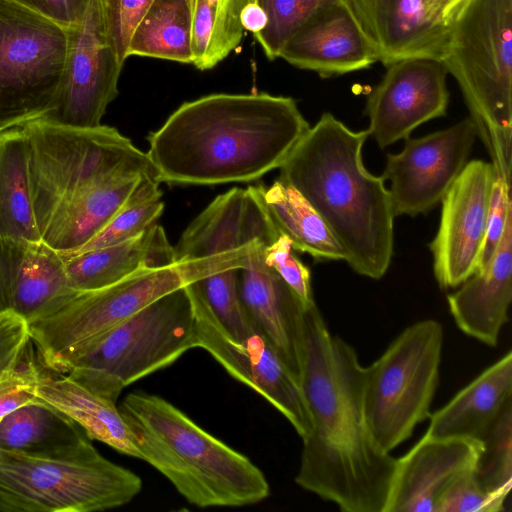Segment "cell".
<instances>
[{
    "label": "cell",
    "instance_id": "6da1fadb",
    "mask_svg": "<svg viewBox=\"0 0 512 512\" xmlns=\"http://www.w3.org/2000/svg\"><path fill=\"white\" fill-rule=\"evenodd\" d=\"M299 381L311 421L295 482L344 512H384L396 459L373 441L363 409L364 367L332 335L316 303L298 325Z\"/></svg>",
    "mask_w": 512,
    "mask_h": 512
},
{
    "label": "cell",
    "instance_id": "7a4b0ae2",
    "mask_svg": "<svg viewBox=\"0 0 512 512\" xmlns=\"http://www.w3.org/2000/svg\"><path fill=\"white\" fill-rule=\"evenodd\" d=\"M22 127L41 240L62 256L104 228L142 176L157 178L147 154L113 127H69L42 117Z\"/></svg>",
    "mask_w": 512,
    "mask_h": 512
},
{
    "label": "cell",
    "instance_id": "3957f363",
    "mask_svg": "<svg viewBox=\"0 0 512 512\" xmlns=\"http://www.w3.org/2000/svg\"><path fill=\"white\" fill-rule=\"evenodd\" d=\"M309 128L291 97L216 93L179 106L146 154L169 185L250 182L279 169Z\"/></svg>",
    "mask_w": 512,
    "mask_h": 512
},
{
    "label": "cell",
    "instance_id": "277c9868",
    "mask_svg": "<svg viewBox=\"0 0 512 512\" xmlns=\"http://www.w3.org/2000/svg\"><path fill=\"white\" fill-rule=\"evenodd\" d=\"M368 130L354 131L324 113L279 167V180L295 188L320 215L358 274L382 278L391 263L394 219L382 176L363 162Z\"/></svg>",
    "mask_w": 512,
    "mask_h": 512
},
{
    "label": "cell",
    "instance_id": "5b68a950",
    "mask_svg": "<svg viewBox=\"0 0 512 512\" xmlns=\"http://www.w3.org/2000/svg\"><path fill=\"white\" fill-rule=\"evenodd\" d=\"M118 407L141 460L165 476L191 505L242 507L268 498V480L248 457L166 399L134 391Z\"/></svg>",
    "mask_w": 512,
    "mask_h": 512
},
{
    "label": "cell",
    "instance_id": "8992f818",
    "mask_svg": "<svg viewBox=\"0 0 512 512\" xmlns=\"http://www.w3.org/2000/svg\"><path fill=\"white\" fill-rule=\"evenodd\" d=\"M443 62L457 80L495 174L511 181L512 0H465Z\"/></svg>",
    "mask_w": 512,
    "mask_h": 512
},
{
    "label": "cell",
    "instance_id": "52a82bcc",
    "mask_svg": "<svg viewBox=\"0 0 512 512\" xmlns=\"http://www.w3.org/2000/svg\"><path fill=\"white\" fill-rule=\"evenodd\" d=\"M195 323L189 291L178 288L100 337L71 362L65 375L117 402L130 384L196 348Z\"/></svg>",
    "mask_w": 512,
    "mask_h": 512
},
{
    "label": "cell",
    "instance_id": "ba28073f",
    "mask_svg": "<svg viewBox=\"0 0 512 512\" xmlns=\"http://www.w3.org/2000/svg\"><path fill=\"white\" fill-rule=\"evenodd\" d=\"M442 325L434 319L405 328L364 367L363 409L376 445L390 453L429 419L439 382Z\"/></svg>",
    "mask_w": 512,
    "mask_h": 512
},
{
    "label": "cell",
    "instance_id": "9c48e42d",
    "mask_svg": "<svg viewBox=\"0 0 512 512\" xmlns=\"http://www.w3.org/2000/svg\"><path fill=\"white\" fill-rule=\"evenodd\" d=\"M189 284L178 262L142 267L109 286L74 292L27 322L41 367L65 374L71 362L104 334L159 297Z\"/></svg>",
    "mask_w": 512,
    "mask_h": 512
},
{
    "label": "cell",
    "instance_id": "30bf717a",
    "mask_svg": "<svg viewBox=\"0 0 512 512\" xmlns=\"http://www.w3.org/2000/svg\"><path fill=\"white\" fill-rule=\"evenodd\" d=\"M0 489L28 512H94L121 507L142 489L133 471L92 445L67 456H31L0 449Z\"/></svg>",
    "mask_w": 512,
    "mask_h": 512
},
{
    "label": "cell",
    "instance_id": "8fae6325",
    "mask_svg": "<svg viewBox=\"0 0 512 512\" xmlns=\"http://www.w3.org/2000/svg\"><path fill=\"white\" fill-rule=\"evenodd\" d=\"M68 28L0 0V131L48 112L66 62Z\"/></svg>",
    "mask_w": 512,
    "mask_h": 512
},
{
    "label": "cell",
    "instance_id": "7c38bea8",
    "mask_svg": "<svg viewBox=\"0 0 512 512\" xmlns=\"http://www.w3.org/2000/svg\"><path fill=\"white\" fill-rule=\"evenodd\" d=\"M279 232L248 188L218 195L183 231L174 246L189 284L202 296L234 292L253 245Z\"/></svg>",
    "mask_w": 512,
    "mask_h": 512
},
{
    "label": "cell",
    "instance_id": "4fadbf2b",
    "mask_svg": "<svg viewBox=\"0 0 512 512\" xmlns=\"http://www.w3.org/2000/svg\"><path fill=\"white\" fill-rule=\"evenodd\" d=\"M186 287L195 312L196 348L206 350L233 378L263 396L305 438L311 421L298 375L256 327L242 342L231 339L196 290Z\"/></svg>",
    "mask_w": 512,
    "mask_h": 512
},
{
    "label": "cell",
    "instance_id": "5bb4252c",
    "mask_svg": "<svg viewBox=\"0 0 512 512\" xmlns=\"http://www.w3.org/2000/svg\"><path fill=\"white\" fill-rule=\"evenodd\" d=\"M477 138L471 119L418 138H407L399 153L387 155L382 174L389 181L395 217L434 208L468 162Z\"/></svg>",
    "mask_w": 512,
    "mask_h": 512
},
{
    "label": "cell",
    "instance_id": "9a60e30c",
    "mask_svg": "<svg viewBox=\"0 0 512 512\" xmlns=\"http://www.w3.org/2000/svg\"><path fill=\"white\" fill-rule=\"evenodd\" d=\"M122 67L103 34L97 0H91L82 20L68 28L60 88L52 108L41 117L69 127L100 126L118 95Z\"/></svg>",
    "mask_w": 512,
    "mask_h": 512
},
{
    "label": "cell",
    "instance_id": "2e32d148",
    "mask_svg": "<svg viewBox=\"0 0 512 512\" xmlns=\"http://www.w3.org/2000/svg\"><path fill=\"white\" fill-rule=\"evenodd\" d=\"M494 176L490 162L468 161L441 200L440 224L430 250L442 289L458 287L478 268Z\"/></svg>",
    "mask_w": 512,
    "mask_h": 512
},
{
    "label": "cell",
    "instance_id": "e0dca14e",
    "mask_svg": "<svg viewBox=\"0 0 512 512\" xmlns=\"http://www.w3.org/2000/svg\"><path fill=\"white\" fill-rule=\"evenodd\" d=\"M367 98L368 133L384 149L421 124L446 114L447 68L434 58H407L387 66Z\"/></svg>",
    "mask_w": 512,
    "mask_h": 512
},
{
    "label": "cell",
    "instance_id": "ac0fdd59",
    "mask_svg": "<svg viewBox=\"0 0 512 512\" xmlns=\"http://www.w3.org/2000/svg\"><path fill=\"white\" fill-rule=\"evenodd\" d=\"M279 58L327 78L367 68L379 61V54L354 6L325 0L286 43Z\"/></svg>",
    "mask_w": 512,
    "mask_h": 512
},
{
    "label": "cell",
    "instance_id": "d6986e66",
    "mask_svg": "<svg viewBox=\"0 0 512 512\" xmlns=\"http://www.w3.org/2000/svg\"><path fill=\"white\" fill-rule=\"evenodd\" d=\"M482 448L476 440L423 435L396 459L384 512H438L448 490L475 472Z\"/></svg>",
    "mask_w": 512,
    "mask_h": 512
},
{
    "label": "cell",
    "instance_id": "ffe728a7",
    "mask_svg": "<svg viewBox=\"0 0 512 512\" xmlns=\"http://www.w3.org/2000/svg\"><path fill=\"white\" fill-rule=\"evenodd\" d=\"M74 292L56 250L43 241L0 238V312L11 311L29 322Z\"/></svg>",
    "mask_w": 512,
    "mask_h": 512
},
{
    "label": "cell",
    "instance_id": "44dd1931",
    "mask_svg": "<svg viewBox=\"0 0 512 512\" xmlns=\"http://www.w3.org/2000/svg\"><path fill=\"white\" fill-rule=\"evenodd\" d=\"M355 9L385 66L418 57L443 61L454 18L435 14L425 0H356Z\"/></svg>",
    "mask_w": 512,
    "mask_h": 512
},
{
    "label": "cell",
    "instance_id": "7402d4cb",
    "mask_svg": "<svg viewBox=\"0 0 512 512\" xmlns=\"http://www.w3.org/2000/svg\"><path fill=\"white\" fill-rule=\"evenodd\" d=\"M269 244L259 240L253 245L238 272V292L252 323L299 377L298 325L308 305L265 263L264 248Z\"/></svg>",
    "mask_w": 512,
    "mask_h": 512
},
{
    "label": "cell",
    "instance_id": "603a6c76",
    "mask_svg": "<svg viewBox=\"0 0 512 512\" xmlns=\"http://www.w3.org/2000/svg\"><path fill=\"white\" fill-rule=\"evenodd\" d=\"M447 296L449 310L466 335L495 347L512 300V214L489 264Z\"/></svg>",
    "mask_w": 512,
    "mask_h": 512
},
{
    "label": "cell",
    "instance_id": "cb8c5ba5",
    "mask_svg": "<svg viewBox=\"0 0 512 512\" xmlns=\"http://www.w3.org/2000/svg\"><path fill=\"white\" fill-rule=\"evenodd\" d=\"M512 403V352L486 368L446 405L430 414L424 436L482 442Z\"/></svg>",
    "mask_w": 512,
    "mask_h": 512
},
{
    "label": "cell",
    "instance_id": "d4e9b609",
    "mask_svg": "<svg viewBox=\"0 0 512 512\" xmlns=\"http://www.w3.org/2000/svg\"><path fill=\"white\" fill-rule=\"evenodd\" d=\"M34 393L76 422L91 440L121 454L141 459L116 402L102 397L69 376L40 366Z\"/></svg>",
    "mask_w": 512,
    "mask_h": 512
},
{
    "label": "cell",
    "instance_id": "484cf974",
    "mask_svg": "<svg viewBox=\"0 0 512 512\" xmlns=\"http://www.w3.org/2000/svg\"><path fill=\"white\" fill-rule=\"evenodd\" d=\"M64 258L72 289L91 291L114 284L142 267L174 263V247L157 222L126 242Z\"/></svg>",
    "mask_w": 512,
    "mask_h": 512
},
{
    "label": "cell",
    "instance_id": "4316f807",
    "mask_svg": "<svg viewBox=\"0 0 512 512\" xmlns=\"http://www.w3.org/2000/svg\"><path fill=\"white\" fill-rule=\"evenodd\" d=\"M92 445L70 417L42 400L18 406L0 418V449L31 456H67Z\"/></svg>",
    "mask_w": 512,
    "mask_h": 512
},
{
    "label": "cell",
    "instance_id": "83f0119b",
    "mask_svg": "<svg viewBox=\"0 0 512 512\" xmlns=\"http://www.w3.org/2000/svg\"><path fill=\"white\" fill-rule=\"evenodd\" d=\"M247 188L293 249L316 259L345 261V254L328 226L295 188L279 179L270 186L257 184Z\"/></svg>",
    "mask_w": 512,
    "mask_h": 512
},
{
    "label": "cell",
    "instance_id": "f1b7e54d",
    "mask_svg": "<svg viewBox=\"0 0 512 512\" xmlns=\"http://www.w3.org/2000/svg\"><path fill=\"white\" fill-rule=\"evenodd\" d=\"M0 238L42 241L33 209L29 142L22 125L0 131Z\"/></svg>",
    "mask_w": 512,
    "mask_h": 512
},
{
    "label": "cell",
    "instance_id": "f546056e",
    "mask_svg": "<svg viewBox=\"0 0 512 512\" xmlns=\"http://www.w3.org/2000/svg\"><path fill=\"white\" fill-rule=\"evenodd\" d=\"M129 56L192 64L189 0H154L133 32Z\"/></svg>",
    "mask_w": 512,
    "mask_h": 512
},
{
    "label": "cell",
    "instance_id": "4dcf8cb0",
    "mask_svg": "<svg viewBox=\"0 0 512 512\" xmlns=\"http://www.w3.org/2000/svg\"><path fill=\"white\" fill-rule=\"evenodd\" d=\"M40 364L25 319L0 312V417L26 403L34 393Z\"/></svg>",
    "mask_w": 512,
    "mask_h": 512
},
{
    "label": "cell",
    "instance_id": "1f68e13d",
    "mask_svg": "<svg viewBox=\"0 0 512 512\" xmlns=\"http://www.w3.org/2000/svg\"><path fill=\"white\" fill-rule=\"evenodd\" d=\"M254 0H189L192 19L193 65L208 70L240 44L243 8Z\"/></svg>",
    "mask_w": 512,
    "mask_h": 512
},
{
    "label": "cell",
    "instance_id": "d6a6232c",
    "mask_svg": "<svg viewBox=\"0 0 512 512\" xmlns=\"http://www.w3.org/2000/svg\"><path fill=\"white\" fill-rule=\"evenodd\" d=\"M159 184L154 176H142L126 203L105 227L69 255L117 245L145 232L157 222L164 209Z\"/></svg>",
    "mask_w": 512,
    "mask_h": 512
},
{
    "label": "cell",
    "instance_id": "836d02e7",
    "mask_svg": "<svg viewBox=\"0 0 512 512\" xmlns=\"http://www.w3.org/2000/svg\"><path fill=\"white\" fill-rule=\"evenodd\" d=\"M482 444L475 477L484 489L508 496L512 486V403L500 414Z\"/></svg>",
    "mask_w": 512,
    "mask_h": 512
},
{
    "label": "cell",
    "instance_id": "e575fe53",
    "mask_svg": "<svg viewBox=\"0 0 512 512\" xmlns=\"http://www.w3.org/2000/svg\"><path fill=\"white\" fill-rule=\"evenodd\" d=\"M266 13L263 30L254 34L266 57L279 58L286 43L325 0H254Z\"/></svg>",
    "mask_w": 512,
    "mask_h": 512
},
{
    "label": "cell",
    "instance_id": "d590c367",
    "mask_svg": "<svg viewBox=\"0 0 512 512\" xmlns=\"http://www.w3.org/2000/svg\"><path fill=\"white\" fill-rule=\"evenodd\" d=\"M154 0H97L106 41L123 66L133 32Z\"/></svg>",
    "mask_w": 512,
    "mask_h": 512
},
{
    "label": "cell",
    "instance_id": "8d00e7d4",
    "mask_svg": "<svg viewBox=\"0 0 512 512\" xmlns=\"http://www.w3.org/2000/svg\"><path fill=\"white\" fill-rule=\"evenodd\" d=\"M287 237L280 235L264 248V261L273 268L304 305L314 303L311 275L296 256Z\"/></svg>",
    "mask_w": 512,
    "mask_h": 512
},
{
    "label": "cell",
    "instance_id": "74e56055",
    "mask_svg": "<svg viewBox=\"0 0 512 512\" xmlns=\"http://www.w3.org/2000/svg\"><path fill=\"white\" fill-rule=\"evenodd\" d=\"M507 496L484 489L470 473L456 482L445 494L438 512H499Z\"/></svg>",
    "mask_w": 512,
    "mask_h": 512
},
{
    "label": "cell",
    "instance_id": "f35d334b",
    "mask_svg": "<svg viewBox=\"0 0 512 512\" xmlns=\"http://www.w3.org/2000/svg\"><path fill=\"white\" fill-rule=\"evenodd\" d=\"M511 214L510 182L495 174L492 183L485 238L476 271L483 270L491 261L503 236L508 217Z\"/></svg>",
    "mask_w": 512,
    "mask_h": 512
},
{
    "label": "cell",
    "instance_id": "ab89813d",
    "mask_svg": "<svg viewBox=\"0 0 512 512\" xmlns=\"http://www.w3.org/2000/svg\"><path fill=\"white\" fill-rule=\"evenodd\" d=\"M37 12L65 28L77 25L86 14L91 0H8Z\"/></svg>",
    "mask_w": 512,
    "mask_h": 512
},
{
    "label": "cell",
    "instance_id": "60d3db41",
    "mask_svg": "<svg viewBox=\"0 0 512 512\" xmlns=\"http://www.w3.org/2000/svg\"><path fill=\"white\" fill-rule=\"evenodd\" d=\"M240 19L244 30L253 34L263 30L267 23L265 11L255 1L248 3L243 8Z\"/></svg>",
    "mask_w": 512,
    "mask_h": 512
},
{
    "label": "cell",
    "instance_id": "b9f144b4",
    "mask_svg": "<svg viewBox=\"0 0 512 512\" xmlns=\"http://www.w3.org/2000/svg\"><path fill=\"white\" fill-rule=\"evenodd\" d=\"M465 0H425L427 6L437 15L453 19Z\"/></svg>",
    "mask_w": 512,
    "mask_h": 512
},
{
    "label": "cell",
    "instance_id": "7bdbcfd3",
    "mask_svg": "<svg viewBox=\"0 0 512 512\" xmlns=\"http://www.w3.org/2000/svg\"><path fill=\"white\" fill-rule=\"evenodd\" d=\"M0 512H28L25 505L13 495L0 489Z\"/></svg>",
    "mask_w": 512,
    "mask_h": 512
},
{
    "label": "cell",
    "instance_id": "ee69618b",
    "mask_svg": "<svg viewBox=\"0 0 512 512\" xmlns=\"http://www.w3.org/2000/svg\"><path fill=\"white\" fill-rule=\"evenodd\" d=\"M337 1H341V2H345V3H349L351 5L354 6V8L356 7V0H337ZM356 10V9H355Z\"/></svg>",
    "mask_w": 512,
    "mask_h": 512
},
{
    "label": "cell",
    "instance_id": "f6af8a7d",
    "mask_svg": "<svg viewBox=\"0 0 512 512\" xmlns=\"http://www.w3.org/2000/svg\"><path fill=\"white\" fill-rule=\"evenodd\" d=\"M1 418V417H0Z\"/></svg>",
    "mask_w": 512,
    "mask_h": 512
}]
</instances>
